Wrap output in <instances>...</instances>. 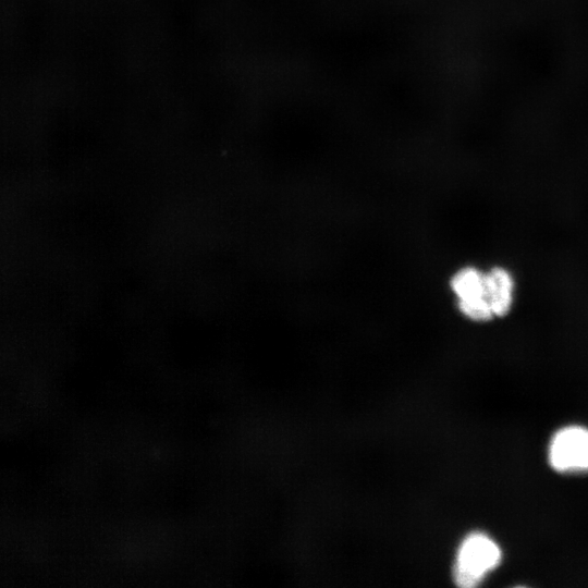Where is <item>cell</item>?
Returning a JSON list of instances; mask_svg holds the SVG:
<instances>
[{"label": "cell", "instance_id": "4", "mask_svg": "<svg viewBox=\"0 0 588 588\" xmlns=\"http://www.w3.org/2000/svg\"><path fill=\"white\" fill-rule=\"evenodd\" d=\"M487 297L495 319L507 317L514 308L516 281L512 271L500 265L485 270Z\"/></svg>", "mask_w": 588, "mask_h": 588}, {"label": "cell", "instance_id": "3", "mask_svg": "<svg viewBox=\"0 0 588 588\" xmlns=\"http://www.w3.org/2000/svg\"><path fill=\"white\" fill-rule=\"evenodd\" d=\"M549 458L559 471L588 470V429L568 426L559 430L550 443Z\"/></svg>", "mask_w": 588, "mask_h": 588}, {"label": "cell", "instance_id": "2", "mask_svg": "<svg viewBox=\"0 0 588 588\" xmlns=\"http://www.w3.org/2000/svg\"><path fill=\"white\" fill-rule=\"evenodd\" d=\"M450 287L455 296L457 310L464 318L477 323L495 319L487 297L485 270L464 266L452 274Z\"/></svg>", "mask_w": 588, "mask_h": 588}, {"label": "cell", "instance_id": "1", "mask_svg": "<svg viewBox=\"0 0 588 588\" xmlns=\"http://www.w3.org/2000/svg\"><path fill=\"white\" fill-rule=\"evenodd\" d=\"M498 544L483 534L467 536L460 546L454 565V579L461 587L478 585L500 562Z\"/></svg>", "mask_w": 588, "mask_h": 588}]
</instances>
